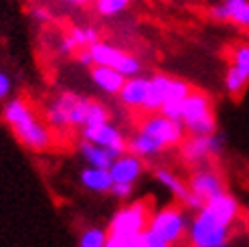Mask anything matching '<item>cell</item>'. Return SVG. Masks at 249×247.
Returning <instances> with one entry per match:
<instances>
[{
    "mask_svg": "<svg viewBox=\"0 0 249 247\" xmlns=\"http://www.w3.org/2000/svg\"><path fill=\"white\" fill-rule=\"evenodd\" d=\"M79 152L81 156L85 158V162L89 164L91 168H102V170H109L111 162L116 160V156L107 152L106 148L97 146L93 142H87V140H81L79 142Z\"/></svg>",
    "mask_w": 249,
    "mask_h": 247,
    "instance_id": "d6986e66",
    "label": "cell"
},
{
    "mask_svg": "<svg viewBox=\"0 0 249 247\" xmlns=\"http://www.w3.org/2000/svg\"><path fill=\"white\" fill-rule=\"evenodd\" d=\"M233 67L249 77V45H237L233 49Z\"/></svg>",
    "mask_w": 249,
    "mask_h": 247,
    "instance_id": "cb8c5ba5",
    "label": "cell"
},
{
    "mask_svg": "<svg viewBox=\"0 0 249 247\" xmlns=\"http://www.w3.org/2000/svg\"><path fill=\"white\" fill-rule=\"evenodd\" d=\"M154 176L158 178V182L162 184V187H166V189L172 193V196H177V199H178L186 209H191V211H198V209L203 207V201L198 199V196H195V194L189 191V187H186V184H182V180H180L177 175H172L170 170L158 168V170L154 172Z\"/></svg>",
    "mask_w": 249,
    "mask_h": 247,
    "instance_id": "5bb4252c",
    "label": "cell"
},
{
    "mask_svg": "<svg viewBox=\"0 0 249 247\" xmlns=\"http://www.w3.org/2000/svg\"><path fill=\"white\" fill-rule=\"evenodd\" d=\"M87 51H89V55H91V63L93 65L111 67V69H116L118 73H122L126 79L140 75V71H142V63L134 55H128L126 51H122V49L109 45V43L97 41L95 45H91L89 49H87Z\"/></svg>",
    "mask_w": 249,
    "mask_h": 247,
    "instance_id": "52a82bcc",
    "label": "cell"
},
{
    "mask_svg": "<svg viewBox=\"0 0 249 247\" xmlns=\"http://www.w3.org/2000/svg\"><path fill=\"white\" fill-rule=\"evenodd\" d=\"M107 231L99 227H89L81 233L79 237V247H106Z\"/></svg>",
    "mask_w": 249,
    "mask_h": 247,
    "instance_id": "7402d4cb",
    "label": "cell"
},
{
    "mask_svg": "<svg viewBox=\"0 0 249 247\" xmlns=\"http://www.w3.org/2000/svg\"><path fill=\"white\" fill-rule=\"evenodd\" d=\"M91 81L97 85L99 89L107 95H118L120 89L124 88V81L126 77L118 73L111 67H102V65H93L91 67Z\"/></svg>",
    "mask_w": 249,
    "mask_h": 247,
    "instance_id": "ac0fdd59",
    "label": "cell"
},
{
    "mask_svg": "<svg viewBox=\"0 0 249 247\" xmlns=\"http://www.w3.org/2000/svg\"><path fill=\"white\" fill-rule=\"evenodd\" d=\"M148 221H150V209H148V205L144 201L124 205L122 209L116 211V215L111 217L107 233L109 235L134 237L148 229Z\"/></svg>",
    "mask_w": 249,
    "mask_h": 247,
    "instance_id": "ba28073f",
    "label": "cell"
},
{
    "mask_svg": "<svg viewBox=\"0 0 249 247\" xmlns=\"http://www.w3.org/2000/svg\"><path fill=\"white\" fill-rule=\"evenodd\" d=\"M186 187H189V191L195 196H198L203 203H207V201L215 199V196L225 193V182H223L219 172L213 170V168L196 170L195 175L191 176V182L186 184Z\"/></svg>",
    "mask_w": 249,
    "mask_h": 247,
    "instance_id": "7c38bea8",
    "label": "cell"
},
{
    "mask_svg": "<svg viewBox=\"0 0 249 247\" xmlns=\"http://www.w3.org/2000/svg\"><path fill=\"white\" fill-rule=\"evenodd\" d=\"M99 41V33L93 27H73L61 41V53L71 55L81 49H89L91 45H95Z\"/></svg>",
    "mask_w": 249,
    "mask_h": 247,
    "instance_id": "2e32d148",
    "label": "cell"
},
{
    "mask_svg": "<svg viewBox=\"0 0 249 247\" xmlns=\"http://www.w3.org/2000/svg\"><path fill=\"white\" fill-rule=\"evenodd\" d=\"M247 215H249V209H247Z\"/></svg>",
    "mask_w": 249,
    "mask_h": 247,
    "instance_id": "1f68e13d",
    "label": "cell"
},
{
    "mask_svg": "<svg viewBox=\"0 0 249 247\" xmlns=\"http://www.w3.org/2000/svg\"><path fill=\"white\" fill-rule=\"evenodd\" d=\"M180 124L191 136H211L217 130L213 104L201 91H191L182 102Z\"/></svg>",
    "mask_w": 249,
    "mask_h": 247,
    "instance_id": "5b68a950",
    "label": "cell"
},
{
    "mask_svg": "<svg viewBox=\"0 0 249 247\" xmlns=\"http://www.w3.org/2000/svg\"><path fill=\"white\" fill-rule=\"evenodd\" d=\"M77 61L81 65H87V67H91L93 63H91V55H89V51L87 49H81V51H77Z\"/></svg>",
    "mask_w": 249,
    "mask_h": 247,
    "instance_id": "f546056e",
    "label": "cell"
},
{
    "mask_svg": "<svg viewBox=\"0 0 249 247\" xmlns=\"http://www.w3.org/2000/svg\"><path fill=\"white\" fill-rule=\"evenodd\" d=\"M12 91V81L4 71H0V102H4Z\"/></svg>",
    "mask_w": 249,
    "mask_h": 247,
    "instance_id": "4316f807",
    "label": "cell"
},
{
    "mask_svg": "<svg viewBox=\"0 0 249 247\" xmlns=\"http://www.w3.org/2000/svg\"><path fill=\"white\" fill-rule=\"evenodd\" d=\"M81 184L91 191V193H109L111 191V184H114V180H111L109 176V170H102V168H83L81 170V176H79Z\"/></svg>",
    "mask_w": 249,
    "mask_h": 247,
    "instance_id": "ffe728a7",
    "label": "cell"
},
{
    "mask_svg": "<svg viewBox=\"0 0 249 247\" xmlns=\"http://www.w3.org/2000/svg\"><path fill=\"white\" fill-rule=\"evenodd\" d=\"M239 217V203L229 193L203 203L189 223V239L193 247H225L229 229Z\"/></svg>",
    "mask_w": 249,
    "mask_h": 247,
    "instance_id": "6da1fadb",
    "label": "cell"
},
{
    "mask_svg": "<svg viewBox=\"0 0 249 247\" xmlns=\"http://www.w3.org/2000/svg\"><path fill=\"white\" fill-rule=\"evenodd\" d=\"M138 247H170V243L156 235V233H152L150 229H146L138 235Z\"/></svg>",
    "mask_w": 249,
    "mask_h": 247,
    "instance_id": "d4e9b609",
    "label": "cell"
},
{
    "mask_svg": "<svg viewBox=\"0 0 249 247\" xmlns=\"http://www.w3.org/2000/svg\"><path fill=\"white\" fill-rule=\"evenodd\" d=\"M130 0H95V10L102 17H116L128 8Z\"/></svg>",
    "mask_w": 249,
    "mask_h": 247,
    "instance_id": "603a6c76",
    "label": "cell"
},
{
    "mask_svg": "<svg viewBox=\"0 0 249 247\" xmlns=\"http://www.w3.org/2000/svg\"><path fill=\"white\" fill-rule=\"evenodd\" d=\"M63 2H67V4H73V6H83V4H87L89 0H63Z\"/></svg>",
    "mask_w": 249,
    "mask_h": 247,
    "instance_id": "4dcf8cb0",
    "label": "cell"
},
{
    "mask_svg": "<svg viewBox=\"0 0 249 247\" xmlns=\"http://www.w3.org/2000/svg\"><path fill=\"white\" fill-rule=\"evenodd\" d=\"M31 17H33L36 22H49V20L53 18L51 10L45 8V6H35V8H31Z\"/></svg>",
    "mask_w": 249,
    "mask_h": 247,
    "instance_id": "83f0119b",
    "label": "cell"
},
{
    "mask_svg": "<svg viewBox=\"0 0 249 247\" xmlns=\"http://www.w3.org/2000/svg\"><path fill=\"white\" fill-rule=\"evenodd\" d=\"M191 93V85L182 79H174L168 75H152L148 77V95L144 107L146 112H160V107L170 102H182Z\"/></svg>",
    "mask_w": 249,
    "mask_h": 247,
    "instance_id": "8992f818",
    "label": "cell"
},
{
    "mask_svg": "<svg viewBox=\"0 0 249 247\" xmlns=\"http://www.w3.org/2000/svg\"><path fill=\"white\" fill-rule=\"evenodd\" d=\"M223 152V136H191L182 140V160L189 164H201L205 160L219 156Z\"/></svg>",
    "mask_w": 249,
    "mask_h": 247,
    "instance_id": "30bf717a",
    "label": "cell"
},
{
    "mask_svg": "<svg viewBox=\"0 0 249 247\" xmlns=\"http://www.w3.org/2000/svg\"><path fill=\"white\" fill-rule=\"evenodd\" d=\"M184 126L177 120H168L162 114L150 116L142 122L140 130L128 140V152L138 158H150L166 148L177 146L184 140Z\"/></svg>",
    "mask_w": 249,
    "mask_h": 247,
    "instance_id": "7a4b0ae2",
    "label": "cell"
},
{
    "mask_svg": "<svg viewBox=\"0 0 249 247\" xmlns=\"http://www.w3.org/2000/svg\"><path fill=\"white\" fill-rule=\"evenodd\" d=\"M211 18L219 22H235L239 27H249V0H223L209 10Z\"/></svg>",
    "mask_w": 249,
    "mask_h": 247,
    "instance_id": "9a60e30c",
    "label": "cell"
},
{
    "mask_svg": "<svg viewBox=\"0 0 249 247\" xmlns=\"http://www.w3.org/2000/svg\"><path fill=\"white\" fill-rule=\"evenodd\" d=\"M91 102L93 100H87V97H81L73 91H63L47 107V122L53 128H69V126L83 128L87 124Z\"/></svg>",
    "mask_w": 249,
    "mask_h": 247,
    "instance_id": "277c9868",
    "label": "cell"
},
{
    "mask_svg": "<svg viewBox=\"0 0 249 247\" xmlns=\"http://www.w3.org/2000/svg\"><path fill=\"white\" fill-rule=\"evenodd\" d=\"M83 132V140L87 142H93L97 146L106 148L107 152H111L116 158L122 156L124 152H128V140L116 126H111L109 122L104 124H97V126H87L81 128Z\"/></svg>",
    "mask_w": 249,
    "mask_h": 247,
    "instance_id": "8fae6325",
    "label": "cell"
},
{
    "mask_svg": "<svg viewBox=\"0 0 249 247\" xmlns=\"http://www.w3.org/2000/svg\"><path fill=\"white\" fill-rule=\"evenodd\" d=\"M148 229L172 245L182 239L186 229H189V223H186V217L178 207H164L150 215Z\"/></svg>",
    "mask_w": 249,
    "mask_h": 247,
    "instance_id": "9c48e42d",
    "label": "cell"
},
{
    "mask_svg": "<svg viewBox=\"0 0 249 247\" xmlns=\"http://www.w3.org/2000/svg\"><path fill=\"white\" fill-rule=\"evenodd\" d=\"M2 120L15 132L17 140L22 146H27L29 150L41 152L51 146V132H49V128L43 122L36 120L33 107L24 100H20V97L6 102L2 109Z\"/></svg>",
    "mask_w": 249,
    "mask_h": 247,
    "instance_id": "3957f363",
    "label": "cell"
},
{
    "mask_svg": "<svg viewBox=\"0 0 249 247\" xmlns=\"http://www.w3.org/2000/svg\"><path fill=\"white\" fill-rule=\"evenodd\" d=\"M144 170V162L142 158L134 156L130 152H124L122 156H118L109 166V176L114 180V184H132L140 178Z\"/></svg>",
    "mask_w": 249,
    "mask_h": 247,
    "instance_id": "4fadbf2b",
    "label": "cell"
},
{
    "mask_svg": "<svg viewBox=\"0 0 249 247\" xmlns=\"http://www.w3.org/2000/svg\"><path fill=\"white\" fill-rule=\"evenodd\" d=\"M249 85V77L245 75V73H241L239 69H235L233 65L227 69L225 73V89L227 93L231 95H241L245 91V88Z\"/></svg>",
    "mask_w": 249,
    "mask_h": 247,
    "instance_id": "44dd1931",
    "label": "cell"
},
{
    "mask_svg": "<svg viewBox=\"0 0 249 247\" xmlns=\"http://www.w3.org/2000/svg\"><path fill=\"white\" fill-rule=\"evenodd\" d=\"M120 102L126 107H144L146 95H148V77L136 75V77H128L124 81V88L120 89Z\"/></svg>",
    "mask_w": 249,
    "mask_h": 247,
    "instance_id": "e0dca14e",
    "label": "cell"
},
{
    "mask_svg": "<svg viewBox=\"0 0 249 247\" xmlns=\"http://www.w3.org/2000/svg\"><path fill=\"white\" fill-rule=\"evenodd\" d=\"M132 191H134L132 184H111V191L109 193H114L118 199H130Z\"/></svg>",
    "mask_w": 249,
    "mask_h": 247,
    "instance_id": "f1b7e54d",
    "label": "cell"
},
{
    "mask_svg": "<svg viewBox=\"0 0 249 247\" xmlns=\"http://www.w3.org/2000/svg\"><path fill=\"white\" fill-rule=\"evenodd\" d=\"M106 247H138V235L126 237V235H109L107 233Z\"/></svg>",
    "mask_w": 249,
    "mask_h": 247,
    "instance_id": "484cf974",
    "label": "cell"
}]
</instances>
